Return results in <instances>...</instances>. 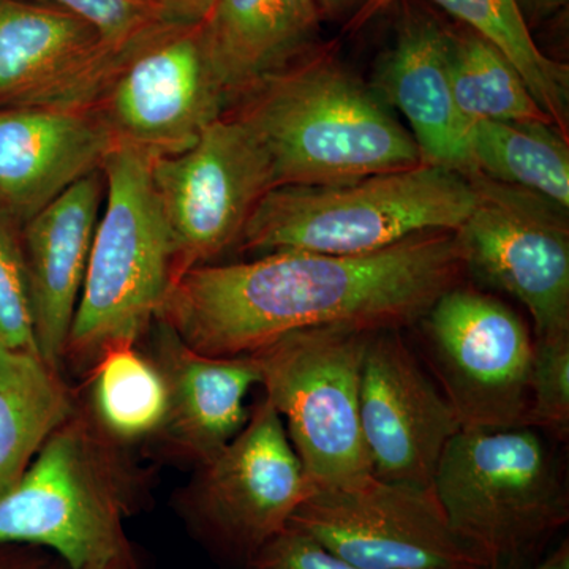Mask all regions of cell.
<instances>
[{
  "instance_id": "6da1fadb",
  "label": "cell",
  "mask_w": 569,
  "mask_h": 569,
  "mask_svg": "<svg viewBox=\"0 0 569 569\" xmlns=\"http://www.w3.org/2000/svg\"><path fill=\"white\" fill-rule=\"evenodd\" d=\"M467 271L456 231L411 236L355 257L287 250L179 272L159 318L193 353L234 358L299 329L400 331L459 287Z\"/></svg>"
},
{
  "instance_id": "7a4b0ae2",
  "label": "cell",
  "mask_w": 569,
  "mask_h": 569,
  "mask_svg": "<svg viewBox=\"0 0 569 569\" xmlns=\"http://www.w3.org/2000/svg\"><path fill=\"white\" fill-rule=\"evenodd\" d=\"M227 112L263 148L272 189L339 186L422 163L411 133L326 51L258 82Z\"/></svg>"
},
{
  "instance_id": "3957f363",
  "label": "cell",
  "mask_w": 569,
  "mask_h": 569,
  "mask_svg": "<svg viewBox=\"0 0 569 569\" xmlns=\"http://www.w3.org/2000/svg\"><path fill=\"white\" fill-rule=\"evenodd\" d=\"M475 200L467 176L426 163L339 186L274 187L253 209L238 246L260 254L373 253L411 236L458 231Z\"/></svg>"
},
{
  "instance_id": "277c9868",
  "label": "cell",
  "mask_w": 569,
  "mask_h": 569,
  "mask_svg": "<svg viewBox=\"0 0 569 569\" xmlns=\"http://www.w3.org/2000/svg\"><path fill=\"white\" fill-rule=\"evenodd\" d=\"M432 489L452 533L481 569L529 567L569 519L563 470L533 427L460 429Z\"/></svg>"
},
{
  "instance_id": "5b68a950",
  "label": "cell",
  "mask_w": 569,
  "mask_h": 569,
  "mask_svg": "<svg viewBox=\"0 0 569 569\" xmlns=\"http://www.w3.org/2000/svg\"><path fill=\"white\" fill-rule=\"evenodd\" d=\"M152 162L118 146L103 164V212L67 343L77 353L132 346L173 282V239L153 192Z\"/></svg>"
},
{
  "instance_id": "8992f818",
  "label": "cell",
  "mask_w": 569,
  "mask_h": 569,
  "mask_svg": "<svg viewBox=\"0 0 569 569\" xmlns=\"http://www.w3.org/2000/svg\"><path fill=\"white\" fill-rule=\"evenodd\" d=\"M369 335L346 326L299 329L249 355L313 489L373 477L359 419Z\"/></svg>"
},
{
  "instance_id": "52a82bcc",
  "label": "cell",
  "mask_w": 569,
  "mask_h": 569,
  "mask_svg": "<svg viewBox=\"0 0 569 569\" xmlns=\"http://www.w3.org/2000/svg\"><path fill=\"white\" fill-rule=\"evenodd\" d=\"M228 110L200 24H163L144 37L91 108L116 148L153 160L189 149Z\"/></svg>"
},
{
  "instance_id": "ba28073f",
  "label": "cell",
  "mask_w": 569,
  "mask_h": 569,
  "mask_svg": "<svg viewBox=\"0 0 569 569\" xmlns=\"http://www.w3.org/2000/svg\"><path fill=\"white\" fill-rule=\"evenodd\" d=\"M418 323L462 429L526 426L533 339L518 313L459 284Z\"/></svg>"
},
{
  "instance_id": "9c48e42d",
  "label": "cell",
  "mask_w": 569,
  "mask_h": 569,
  "mask_svg": "<svg viewBox=\"0 0 569 569\" xmlns=\"http://www.w3.org/2000/svg\"><path fill=\"white\" fill-rule=\"evenodd\" d=\"M160 211L174 246V276L238 244L272 189L268 157L252 132L224 112L186 151L152 162Z\"/></svg>"
},
{
  "instance_id": "30bf717a",
  "label": "cell",
  "mask_w": 569,
  "mask_h": 569,
  "mask_svg": "<svg viewBox=\"0 0 569 569\" xmlns=\"http://www.w3.org/2000/svg\"><path fill=\"white\" fill-rule=\"evenodd\" d=\"M468 179L477 200L456 231L467 269L518 299L537 337L569 335L568 209L482 174Z\"/></svg>"
},
{
  "instance_id": "8fae6325",
  "label": "cell",
  "mask_w": 569,
  "mask_h": 569,
  "mask_svg": "<svg viewBox=\"0 0 569 569\" xmlns=\"http://www.w3.org/2000/svg\"><path fill=\"white\" fill-rule=\"evenodd\" d=\"M288 527L362 569H481L422 486L370 477L316 489Z\"/></svg>"
},
{
  "instance_id": "7c38bea8",
  "label": "cell",
  "mask_w": 569,
  "mask_h": 569,
  "mask_svg": "<svg viewBox=\"0 0 569 569\" xmlns=\"http://www.w3.org/2000/svg\"><path fill=\"white\" fill-rule=\"evenodd\" d=\"M198 490V516L228 552L254 557L290 526L313 492L280 415L268 399L212 459Z\"/></svg>"
},
{
  "instance_id": "4fadbf2b",
  "label": "cell",
  "mask_w": 569,
  "mask_h": 569,
  "mask_svg": "<svg viewBox=\"0 0 569 569\" xmlns=\"http://www.w3.org/2000/svg\"><path fill=\"white\" fill-rule=\"evenodd\" d=\"M6 542L54 550L70 569L121 567L118 507L77 433H52L0 497V545Z\"/></svg>"
},
{
  "instance_id": "5bb4252c",
  "label": "cell",
  "mask_w": 569,
  "mask_h": 569,
  "mask_svg": "<svg viewBox=\"0 0 569 569\" xmlns=\"http://www.w3.org/2000/svg\"><path fill=\"white\" fill-rule=\"evenodd\" d=\"M359 419L373 477L422 488H432L445 449L462 429L447 396L396 329L367 339Z\"/></svg>"
},
{
  "instance_id": "9a60e30c",
  "label": "cell",
  "mask_w": 569,
  "mask_h": 569,
  "mask_svg": "<svg viewBox=\"0 0 569 569\" xmlns=\"http://www.w3.org/2000/svg\"><path fill=\"white\" fill-rule=\"evenodd\" d=\"M137 43L116 48L67 11L0 0V110H91Z\"/></svg>"
},
{
  "instance_id": "2e32d148",
  "label": "cell",
  "mask_w": 569,
  "mask_h": 569,
  "mask_svg": "<svg viewBox=\"0 0 569 569\" xmlns=\"http://www.w3.org/2000/svg\"><path fill=\"white\" fill-rule=\"evenodd\" d=\"M114 148L91 110H0V209L28 222L73 183L102 171Z\"/></svg>"
},
{
  "instance_id": "e0dca14e",
  "label": "cell",
  "mask_w": 569,
  "mask_h": 569,
  "mask_svg": "<svg viewBox=\"0 0 569 569\" xmlns=\"http://www.w3.org/2000/svg\"><path fill=\"white\" fill-rule=\"evenodd\" d=\"M103 198L97 171L21 224L37 348L51 369L69 343Z\"/></svg>"
},
{
  "instance_id": "ac0fdd59",
  "label": "cell",
  "mask_w": 569,
  "mask_h": 569,
  "mask_svg": "<svg viewBox=\"0 0 569 569\" xmlns=\"http://www.w3.org/2000/svg\"><path fill=\"white\" fill-rule=\"evenodd\" d=\"M381 84L410 123L422 163L475 174L470 133L452 97L451 36L429 20L407 21L381 70Z\"/></svg>"
},
{
  "instance_id": "d6986e66",
  "label": "cell",
  "mask_w": 569,
  "mask_h": 569,
  "mask_svg": "<svg viewBox=\"0 0 569 569\" xmlns=\"http://www.w3.org/2000/svg\"><path fill=\"white\" fill-rule=\"evenodd\" d=\"M318 22L317 0H216L200 26L230 108L307 54Z\"/></svg>"
},
{
  "instance_id": "ffe728a7",
  "label": "cell",
  "mask_w": 569,
  "mask_h": 569,
  "mask_svg": "<svg viewBox=\"0 0 569 569\" xmlns=\"http://www.w3.org/2000/svg\"><path fill=\"white\" fill-rule=\"evenodd\" d=\"M173 339V361L164 378L170 391L167 421L183 447L206 462L246 426V397L260 383V372L252 356L212 358Z\"/></svg>"
},
{
  "instance_id": "44dd1931",
  "label": "cell",
  "mask_w": 569,
  "mask_h": 569,
  "mask_svg": "<svg viewBox=\"0 0 569 569\" xmlns=\"http://www.w3.org/2000/svg\"><path fill=\"white\" fill-rule=\"evenodd\" d=\"M396 0H366L348 29L358 31ZM470 26L519 71L553 127L569 137V69L539 50L531 37L519 0H432Z\"/></svg>"
},
{
  "instance_id": "7402d4cb",
  "label": "cell",
  "mask_w": 569,
  "mask_h": 569,
  "mask_svg": "<svg viewBox=\"0 0 569 569\" xmlns=\"http://www.w3.org/2000/svg\"><path fill=\"white\" fill-rule=\"evenodd\" d=\"M70 411L39 355L0 347V497L9 492Z\"/></svg>"
},
{
  "instance_id": "603a6c76",
  "label": "cell",
  "mask_w": 569,
  "mask_h": 569,
  "mask_svg": "<svg viewBox=\"0 0 569 569\" xmlns=\"http://www.w3.org/2000/svg\"><path fill=\"white\" fill-rule=\"evenodd\" d=\"M475 173L569 208V140L546 122L482 121L471 129Z\"/></svg>"
},
{
  "instance_id": "cb8c5ba5",
  "label": "cell",
  "mask_w": 569,
  "mask_h": 569,
  "mask_svg": "<svg viewBox=\"0 0 569 569\" xmlns=\"http://www.w3.org/2000/svg\"><path fill=\"white\" fill-rule=\"evenodd\" d=\"M451 84L468 133L482 121L552 123L515 66L481 37H451Z\"/></svg>"
},
{
  "instance_id": "d4e9b609",
  "label": "cell",
  "mask_w": 569,
  "mask_h": 569,
  "mask_svg": "<svg viewBox=\"0 0 569 569\" xmlns=\"http://www.w3.org/2000/svg\"><path fill=\"white\" fill-rule=\"evenodd\" d=\"M93 397L103 425L116 436H146L167 421L170 391L156 367L134 353L132 346L104 351Z\"/></svg>"
},
{
  "instance_id": "484cf974",
  "label": "cell",
  "mask_w": 569,
  "mask_h": 569,
  "mask_svg": "<svg viewBox=\"0 0 569 569\" xmlns=\"http://www.w3.org/2000/svg\"><path fill=\"white\" fill-rule=\"evenodd\" d=\"M0 347L39 355L21 224L0 209ZM40 356V355H39Z\"/></svg>"
},
{
  "instance_id": "4316f807",
  "label": "cell",
  "mask_w": 569,
  "mask_h": 569,
  "mask_svg": "<svg viewBox=\"0 0 569 569\" xmlns=\"http://www.w3.org/2000/svg\"><path fill=\"white\" fill-rule=\"evenodd\" d=\"M527 427L567 441L569 433V335L535 337Z\"/></svg>"
},
{
  "instance_id": "83f0119b",
  "label": "cell",
  "mask_w": 569,
  "mask_h": 569,
  "mask_svg": "<svg viewBox=\"0 0 569 569\" xmlns=\"http://www.w3.org/2000/svg\"><path fill=\"white\" fill-rule=\"evenodd\" d=\"M74 14L91 24L108 44L132 47L164 22L146 0H31Z\"/></svg>"
},
{
  "instance_id": "f1b7e54d",
  "label": "cell",
  "mask_w": 569,
  "mask_h": 569,
  "mask_svg": "<svg viewBox=\"0 0 569 569\" xmlns=\"http://www.w3.org/2000/svg\"><path fill=\"white\" fill-rule=\"evenodd\" d=\"M253 569H362L340 559L309 535L287 527L252 560Z\"/></svg>"
},
{
  "instance_id": "f546056e",
  "label": "cell",
  "mask_w": 569,
  "mask_h": 569,
  "mask_svg": "<svg viewBox=\"0 0 569 569\" xmlns=\"http://www.w3.org/2000/svg\"><path fill=\"white\" fill-rule=\"evenodd\" d=\"M164 24H200L216 0H146Z\"/></svg>"
},
{
  "instance_id": "4dcf8cb0",
  "label": "cell",
  "mask_w": 569,
  "mask_h": 569,
  "mask_svg": "<svg viewBox=\"0 0 569 569\" xmlns=\"http://www.w3.org/2000/svg\"><path fill=\"white\" fill-rule=\"evenodd\" d=\"M520 569H569V545L568 539L549 553L545 559H538L529 567Z\"/></svg>"
},
{
  "instance_id": "1f68e13d",
  "label": "cell",
  "mask_w": 569,
  "mask_h": 569,
  "mask_svg": "<svg viewBox=\"0 0 569 569\" xmlns=\"http://www.w3.org/2000/svg\"><path fill=\"white\" fill-rule=\"evenodd\" d=\"M567 0H519L520 7L526 6L531 13H550L560 9Z\"/></svg>"
},
{
  "instance_id": "d6a6232c",
  "label": "cell",
  "mask_w": 569,
  "mask_h": 569,
  "mask_svg": "<svg viewBox=\"0 0 569 569\" xmlns=\"http://www.w3.org/2000/svg\"><path fill=\"white\" fill-rule=\"evenodd\" d=\"M348 0H317V6L320 11L326 13H335V11L342 9Z\"/></svg>"
},
{
  "instance_id": "836d02e7",
  "label": "cell",
  "mask_w": 569,
  "mask_h": 569,
  "mask_svg": "<svg viewBox=\"0 0 569 569\" xmlns=\"http://www.w3.org/2000/svg\"><path fill=\"white\" fill-rule=\"evenodd\" d=\"M96 569H121V567H107V568H96Z\"/></svg>"
}]
</instances>
